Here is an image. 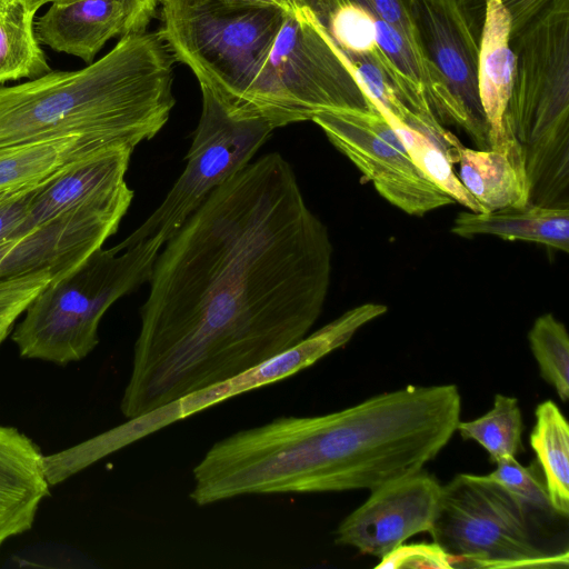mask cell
Returning <instances> with one entry per match:
<instances>
[{
    "instance_id": "obj_27",
    "label": "cell",
    "mask_w": 569,
    "mask_h": 569,
    "mask_svg": "<svg viewBox=\"0 0 569 569\" xmlns=\"http://www.w3.org/2000/svg\"><path fill=\"white\" fill-rule=\"evenodd\" d=\"M528 341L540 376L566 402L569 398V337L565 325L552 313L541 315L529 330Z\"/></svg>"
},
{
    "instance_id": "obj_36",
    "label": "cell",
    "mask_w": 569,
    "mask_h": 569,
    "mask_svg": "<svg viewBox=\"0 0 569 569\" xmlns=\"http://www.w3.org/2000/svg\"><path fill=\"white\" fill-rule=\"evenodd\" d=\"M30 6H32L33 8L36 9H40L43 4L48 3V2H51L53 0H26Z\"/></svg>"
},
{
    "instance_id": "obj_6",
    "label": "cell",
    "mask_w": 569,
    "mask_h": 569,
    "mask_svg": "<svg viewBox=\"0 0 569 569\" xmlns=\"http://www.w3.org/2000/svg\"><path fill=\"white\" fill-rule=\"evenodd\" d=\"M158 31L174 60L188 66L234 114L266 62L289 13L259 0H160Z\"/></svg>"
},
{
    "instance_id": "obj_31",
    "label": "cell",
    "mask_w": 569,
    "mask_h": 569,
    "mask_svg": "<svg viewBox=\"0 0 569 569\" xmlns=\"http://www.w3.org/2000/svg\"><path fill=\"white\" fill-rule=\"evenodd\" d=\"M36 184L0 193V243L16 239L29 210Z\"/></svg>"
},
{
    "instance_id": "obj_26",
    "label": "cell",
    "mask_w": 569,
    "mask_h": 569,
    "mask_svg": "<svg viewBox=\"0 0 569 569\" xmlns=\"http://www.w3.org/2000/svg\"><path fill=\"white\" fill-rule=\"evenodd\" d=\"M398 134L409 158L423 176L472 212H485L453 170L446 152L435 141L399 119L381 112Z\"/></svg>"
},
{
    "instance_id": "obj_32",
    "label": "cell",
    "mask_w": 569,
    "mask_h": 569,
    "mask_svg": "<svg viewBox=\"0 0 569 569\" xmlns=\"http://www.w3.org/2000/svg\"><path fill=\"white\" fill-rule=\"evenodd\" d=\"M378 19L396 27L419 56L412 18V0H353ZM420 57V56H419Z\"/></svg>"
},
{
    "instance_id": "obj_24",
    "label": "cell",
    "mask_w": 569,
    "mask_h": 569,
    "mask_svg": "<svg viewBox=\"0 0 569 569\" xmlns=\"http://www.w3.org/2000/svg\"><path fill=\"white\" fill-rule=\"evenodd\" d=\"M292 2L310 13L345 58L368 56L383 63L377 46L378 18L363 6L353 0Z\"/></svg>"
},
{
    "instance_id": "obj_25",
    "label": "cell",
    "mask_w": 569,
    "mask_h": 569,
    "mask_svg": "<svg viewBox=\"0 0 569 569\" xmlns=\"http://www.w3.org/2000/svg\"><path fill=\"white\" fill-rule=\"evenodd\" d=\"M457 430L463 439H471L489 453L497 463L506 457H517L522 450V415L515 397L497 393L492 408L470 421H459Z\"/></svg>"
},
{
    "instance_id": "obj_9",
    "label": "cell",
    "mask_w": 569,
    "mask_h": 569,
    "mask_svg": "<svg viewBox=\"0 0 569 569\" xmlns=\"http://www.w3.org/2000/svg\"><path fill=\"white\" fill-rule=\"evenodd\" d=\"M473 0H412L419 56L427 72V100L442 126L462 130L479 149H490L478 91L481 30Z\"/></svg>"
},
{
    "instance_id": "obj_13",
    "label": "cell",
    "mask_w": 569,
    "mask_h": 569,
    "mask_svg": "<svg viewBox=\"0 0 569 569\" xmlns=\"http://www.w3.org/2000/svg\"><path fill=\"white\" fill-rule=\"evenodd\" d=\"M336 530V543L383 557L410 537L431 531L441 486L423 469L385 482Z\"/></svg>"
},
{
    "instance_id": "obj_19",
    "label": "cell",
    "mask_w": 569,
    "mask_h": 569,
    "mask_svg": "<svg viewBox=\"0 0 569 569\" xmlns=\"http://www.w3.org/2000/svg\"><path fill=\"white\" fill-rule=\"evenodd\" d=\"M458 178L485 212L521 207L530 201V181L521 150L510 138L503 149L458 150Z\"/></svg>"
},
{
    "instance_id": "obj_20",
    "label": "cell",
    "mask_w": 569,
    "mask_h": 569,
    "mask_svg": "<svg viewBox=\"0 0 569 569\" xmlns=\"http://www.w3.org/2000/svg\"><path fill=\"white\" fill-rule=\"evenodd\" d=\"M451 232L462 238L493 236L522 240L569 252V208L543 207L528 202L488 212L461 211Z\"/></svg>"
},
{
    "instance_id": "obj_33",
    "label": "cell",
    "mask_w": 569,
    "mask_h": 569,
    "mask_svg": "<svg viewBox=\"0 0 569 569\" xmlns=\"http://www.w3.org/2000/svg\"><path fill=\"white\" fill-rule=\"evenodd\" d=\"M76 0H53L52 2L67 3ZM127 10V21L123 34L146 31L153 17L160 0H121Z\"/></svg>"
},
{
    "instance_id": "obj_28",
    "label": "cell",
    "mask_w": 569,
    "mask_h": 569,
    "mask_svg": "<svg viewBox=\"0 0 569 569\" xmlns=\"http://www.w3.org/2000/svg\"><path fill=\"white\" fill-rule=\"evenodd\" d=\"M496 465L497 468L486 475L488 479L506 489L529 510L552 511L543 475L537 460L525 467L517 457H506Z\"/></svg>"
},
{
    "instance_id": "obj_8",
    "label": "cell",
    "mask_w": 569,
    "mask_h": 569,
    "mask_svg": "<svg viewBox=\"0 0 569 569\" xmlns=\"http://www.w3.org/2000/svg\"><path fill=\"white\" fill-rule=\"evenodd\" d=\"M529 508L486 476L459 473L441 486L430 531L456 567H568V551L547 553L533 539Z\"/></svg>"
},
{
    "instance_id": "obj_23",
    "label": "cell",
    "mask_w": 569,
    "mask_h": 569,
    "mask_svg": "<svg viewBox=\"0 0 569 569\" xmlns=\"http://www.w3.org/2000/svg\"><path fill=\"white\" fill-rule=\"evenodd\" d=\"M37 11L26 0H0V86L51 71L34 32Z\"/></svg>"
},
{
    "instance_id": "obj_2",
    "label": "cell",
    "mask_w": 569,
    "mask_h": 569,
    "mask_svg": "<svg viewBox=\"0 0 569 569\" xmlns=\"http://www.w3.org/2000/svg\"><path fill=\"white\" fill-rule=\"evenodd\" d=\"M456 385L407 386L339 411L279 417L214 445L192 470L191 500L373 488L418 472L457 431Z\"/></svg>"
},
{
    "instance_id": "obj_29",
    "label": "cell",
    "mask_w": 569,
    "mask_h": 569,
    "mask_svg": "<svg viewBox=\"0 0 569 569\" xmlns=\"http://www.w3.org/2000/svg\"><path fill=\"white\" fill-rule=\"evenodd\" d=\"M52 280L49 272L0 279V345L37 295Z\"/></svg>"
},
{
    "instance_id": "obj_4",
    "label": "cell",
    "mask_w": 569,
    "mask_h": 569,
    "mask_svg": "<svg viewBox=\"0 0 569 569\" xmlns=\"http://www.w3.org/2000/svg\"><path fill=\"white\" fill-rule=\"evenodd\" d=\"M515 73L503 128L519 146L530 202L569 208V0L510 34Z\"/></svg>"
},
{
    "instance_id": "obj_11",
    "label": "cell",
    "mask_w": 569,
    "mask_h": 569,
    "mask_svg": "<svg viewBox=\"0 0 569 569\" xmlns=\"http://www.w3.org/2000/svg\"><path fill=\"white\" fill-rule=\"evenodd\" d=\"M311 121L382 198L403 212L422 217L455 202L415 166L377 107L369 111L320 112Z\"/></svg>"
},
{
    "instance_id": "obj_3",
    "label": "cell",
    "mask_w": 569,
    "mask_h": 569,
    "mask_svg": "<svg viewBox=\"0 0 569 569\" xmlns=\"http://www.w3.org/2000/svg\"><path fill=\"white\" fill-rule=\"evenodd\" d=\"M173 60L160 34L146 30L82 69L0 86V149L88 137L133 150L170 117Z\"/></svg>"
},
{
    "instance_id": "obj_34",
    "label": "cell",
    "mask_w": 569,
    "mask_h": 569,
    "mask_svg": "<svg viewBox=\"0 0 569 569\" xmlns=\"http://www.w3.org/2000/svg\"><path fill=\"white\" fill-rule=\"evenodd\" d=\"M550 1L551 0H501L510 16L511 33L518 31L531 21Z\"/></svg>"
},
{
    "instance_id": "obj_18",
    "label": "cell",
    "mask_w": 569,
    "mask_h": 569,
    "mask_svg": "<svg viewBox=\"0 0 569 569\" xmlns=\"http://www.w3.org/2000/svg\"><path fill=\"white\" fill-rule=\"evenodd\" d=\"M483 22L478 62V91L489 127L490 149H503V120L510 99L515 54L510 46L511 21L501 0H483Z\"/></svg>"
},
{
    "instance_id": "obj_16",
    "label": "cell",
    "mask_w": 569,
    "mask_h": 569,
    "mask_svg": "<svg viewBox=\"0 0 569 569\" xmlns=\"http://www.w3.org/2000/svg\"><path fill=\"white\" fill-rule=\"evenodd\" d=\"M49 486L39 447L17 428L0 425V546L32 528Z\"/></svg>"
},
{
    "instance_id": "obj_15",
    "label": "cell",
    "mask_w": 569,
    "mask_h": 569,
    "mask_svg": "<svg viewBox=\"0 0 569 569\" xmlns=\"http://www.w3.org/2000/svg\"><path fill=\"white\" fill-rule=\"evenodd\" d=\"M131 153L128 148L101 149L68 163L41 181L16 238L62 213L126 188Z\"/></svg>"
},
{
    "instance_id": "obj_5",
    "label": "cell",
    "mask_w": 569,
    "mask_h": 569,
    "mask_svg": "<svg viewBox=\"0 0 569 569\" xmlns=\"http://www.w3.org/2000/svg\"><path fill=\"white\" fill-rule=\"evenodd\" d=\"M162 247L154 238L101 247L68 274L50 281L12 331L19 355L60 366L86 358L99 343L103 315L150 281Z\"/></svg>"
},
{
    "instance_id": "obj_22",
    "label": "cell",
    "mask_w": 569,
    "mask_h": 569,
    "mask_svg": "<svg viewBox=\"0 0 569 569\" xmlns=\"http://www.w3.org/2000/svg\"><path fill=\"white\" fill-rule=\"evenodd\" d=\"M529 442L536 452L552 511L563 518L569 515V425L551 400L540 402Z\"/></svg>"
},
{
    "instance_id": "obj_14",
    "label": "cell",
    "mask_w": 569,
    "mask_h": 569,
    "mask_svg": "<svg viewBox=\"0 0 569 569\" xmlns=\"http://www.w3.org/2000/svg\"><path fill=\"white\" fill-rule=\"evenodd\" d=\"M388 307L366 302L353 307L292 347L220 383L179 399L184 418L232 397L278 382L315 365L347 345L365 325L383 316Z\"/></svg>"
},
{
    "instance_id": "obj_17",
    "label": "cell",
    "mask_w": 569,
    "mask_h": 569,
    "mask_svg": "<svg viewBox=\"0 0 569 569\" xmlns=\"http://www.w3.org/2000/svg\"><path fill=\"white\" fill-rule=\"evenodd\" d=\"M126 21L121 0L52 2L34 21V32L40 43L90 64L111 38L122 37Z\"/></svg>"
},
{
    "instance_id": "obj_1",
    "label": "cell",
    "mask_w": 569,
    "mask_h": 569,
    "mask_svg": "<svg viewBox=\"0 0 569 569\" xmlns=\"http://www.w3.org/2000/svg\"><path fill=\"white\" fill-rule=\"evenodd\" d=\"M163 246L120 402L127 419L292 347L329 292V230L278 152L213 190Z\"/></svg>"
},
{
    "instance_id": "obj_7",
    "label": "cell",
    "mask_w": 569,
    "mask_h": 569,
    "mask_svg": "<svg viewBox=\"0 0 569 569\" xmlns=\"http://www.w3.org/2000/svg\"><path fill=\"white\" fill-rule=\"evenodd\" d=\"M375 108L347 59L310 13L296 7L233 116L277 129L320 112Z\"/></svg>"
},
{
    "instance_id": "obj_21",
    "label": "cell",
    "mask_w": 569,
    "mask_h": 569,
    "mask_svg": "<svg viewBox=\"0 0 569 569\" xmlns=\"http://www.w3.org/2000/svg\"><path fill=\"white\" fill-rule=\"evenodd\" d=\"M106 148L122 147L71 137L0 149V193L40 183L68 163Z\"/></svg>"
},
{
    "instance_id": "obj_35",
    "label": "cell",
    "mask_w": 569,
    "mask_h": 569,
    "mask_svg": "<svg viewBox=\"0 0 569 569\" xmlns=\"http://www.w3.org/2000/svg\"><path fill=\"white\" fill-rule=\"evenodd\" d=\"M259 1H266V2L277 4L288 12H292L296 9V6L293 4L292 0H259Z\"/></svg>"
},
{
    "instance_id": "obj_12",
    "label": "cell",
    "mask_w": 569,
    "mask_h": 569,
    "mask_svg": "<svg viewBox=\"0 0 569 569\" xmlns=\"http://www.w3.org/2000/svg\"><path fill=\"white\" fill-rule=\"evenodd\" d=\"M133 198L129 186L0 243V279L49 272L58 280L114 234Z\"/></svg>"
},
{
    "instance_id": "obj_30",
    "label": "cell",
    "mask_w": 569,
    "mask_h": 569,
    "mask_svg": "<svg viewBox=\"0 0 569 569\" xmlns=\"http://www.w3.org/2000/svg\"><path fill=\"white\" fill-rule=\"evenodd\" d=\"M376 569H452L455 561L438 542L401 543L380 558Z\"/></svg>"
},
{
    "instance_id": "obj_10",
    "label": "cell",
    "mask_w": 569,
    "mask_h": 569,
    "mask_svg": "<svg viewBox=\"0 0 569 569\" xmlns=\"http://www.w3.org/2000/svg\"><path fill=\"white\" fill-rule=\"evenodd\" d=\"M202 109L186 167L162 202L121 242L154 238L164 244L209 194L250 163L274 130L258 118L231 116L212 92L200 87Z\"/></svg>"
}]
</instances>
